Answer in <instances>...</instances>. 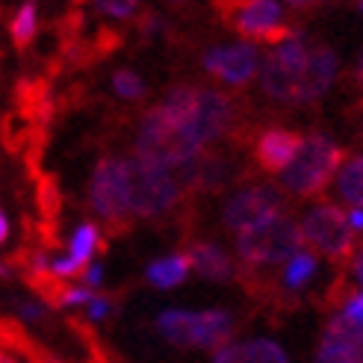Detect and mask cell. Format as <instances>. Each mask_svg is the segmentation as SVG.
Wrapping results in <instances>:
<instances>
[{
  "instance_id": "16",
  "label": "cell",
  "mask_w": 363,
  "mask_h": 363,
  "mask_svg": "<svg viewBox=\"0 0 363 363\" xmlns=\"http://www.w3.org/2000/svg\"><path fill=\"white\" fill-rule=\"evenodd\" d=\"M195 316H198V313L166 311V313L157 319V328H160L162 337L172 342V346L186 349V346H192V340H195Z\"/></svg>"
},
{
  "instance_id": "17",
  "label": "cell",
  "mask_w": 363,
  "mask_h": 363,
  "mask_svg": "<svg viewBox=\"0 0 363 363\" xmlns=\"http://www.w3.org/2000/svg\"><path fill=\"white\" fill-rule=\"evenodd\" d=\"M9 35H12V45L18 50H24L33 35H35V0H27V4L15 12L12 24H9Z\"/></svg>"
},
{
  "instance_id": "12",
  "label": "cell",
  "mask_w": 363,
  "mask_h": 363,
  "mask_svg": "<svg viewBox=\"0 0 363 363\" xmlns=\"http://www.w3.org/2000/svg\"><path fill=\"white\" fill-rule=\"evenodd\" d=\"M301 145V136L298 133H289V130H266L257 145H254V154H257V162L266 169V172H284L286 162L296 157Z\"/></svg>"
},
{
  "instance_id": "10",
  "label": "cell",
  "mask_w": 363,
  "mask_h": 363,
  "mask_svg": "<svg viewBox=\"0 0 363 363\" xmlns=\"http://www.w3.org/2000/svg\"><path fill=\"white\" fill-rule=\"evenodd\" d=\"M284 195L275 186H254L245 192H237L225 204V225L230 230H242L248 225H257L269 219L272 213H281Z\"/></svg>"
},
{
  "instance_id": "30",
  "label": "cell",
  "mask_w": 363,
  "mask_h": 363,
  "mask_svg": "<svg viewBox=\"0 0 363 363\" xmlns=\"http://www.w3.org/2000/svg\"><path fill=\"white\" fill-rule=\"evenodd\" d=\"M349 222H352V228H354V230H363V207H360V204H352Z\"/></svg>"
},
{
  "instance_id": "13",
  "label": "cell",
  "mask_w": 363,
  "mask_h": 363,
  "mask_svg": "<svg viewBox=\"0 0 363 363\" xmlns=\"http://www.w3.org/2000/svg\"><path fill=\"white\" fill-rule=\"evenodd\" d=\"M233 334V322L225 311H204L195 316V340L192 346L216 352L219 346H228V340Z\"/></svg>"
},
{
  "instance_id": "21",
  "label": "cell",
  "mask_w": 363,
  "mask_h": 363,
  "mask_svg": "<svg viewBox=\"0 0 363 363\" xmlns=\"http://www.w3.org/2000/svg\"><path fill=\"white\" fill-rule=\"evenodd\" d=\"M101 248V233H98V228L95 225H80L77 228V233H74V240H71V254L68 257H74L83 269H86V263L92 260V254Z\"/></svg>"
},
{
  "instance_id": "34",
  "label": "cell",
  "mask_w": 363,
  "mask_h": 363,
  "mask_svg": "<svg viewBox=\"0 0 363 363\" xmlns=\"http://www.w3.org/2000/svg\"><path fill=\"white\" fill-rule=\"evenodd\" d=\"M289 6H298V9H304V6H313V4H319V0H286Z\"/></svg>"
},
{
  "instance_id": "14",
  "label": "cell",
  "mask_w": 363,
  "mask_h": 363,
  "mask_svg": "<svg viewBox=\"0 0 363 363\" xmlns=\"http://www.w3.org/2000/svg\"><path fill=\"white\" fill-rule=\"evenodd\" d=\"M189 260L195 266V272L207 281H228L233 275V263L230 257L213 242H195L189 248Z\"/></svg>"
},
{
  "instance_id": "22",
  "label": "cell",
  "mask_w": 363,
  "mask_h": 363,
  "mask_svg": "<svg viewBox=\"0 0 363 363\" xmlns=\"http://www.w3.org/2000/svg\"><path fill=\"white\" fill-rule=\"evenodd\" d=\"M245 352V360H254V363H284L286 360V352L272 340H251L242 346Z\"/></svg>"
},
{
  "instance_id": "35",
  "label": "cell",
  "mask_w": 363,
  "mask_h": 363,
  "mask_svg": "<svg viewBox=\"0 0 363 363\" xmlns=\"http://www.w3.org/2000/svg\"><path fill=\"white\" fill-rule=\"evenodd\" d=\"M357 83L363 86V57H360V65H357Z\"/></svg>"
},
{
  "instance_id": "6",
  "label": "cell",
  "mask_w": 363,
  "mask_h": 363,
  "mask_svg": "<svg viewBox=\"0 0 363 363\" xmlns=\"http://www.w3.org/2000/svg\"><path fill=\"white\" fill-rule=\"evenodd\" d=\"M340 162H342V151L334 145V139L316 133L311 139H301L296 157L289 160L286 169L281 172V184L301 198L319 195L331 184Z\"/></svg>"
},
{
  "instance_id": "26",
  "label": "cell",
  "mask_w": 363,
  "mask_h": 363,
  "mask_svg": "<svg viewBox=\"0 0 363 363\" xmlns=\"http://www.w3.org/2000/svg\"><path fill=\"white\" fill-rule=\"evenodd\" d=\"M342 313H346L352 322L363 325V293H352L346 298V307H342Z\"/></svg>"
},
{
  "instance_id": "4",
  "label": "cell",
  "mask_w": 363,
  "mask_h": 363,
  "mask_svg": "<svg viewBox=\"0 0 363 363\" xmlns=\"http://www.w3.org/2000/svg\"><path fill=\"white\" fill-rule=\"evenodd\" d=\"M133 151L142 160H151V162H160V166L172 169L177 162L195 157L198 151H204V145L180 124V118L172 110H166V106L160 104L145 113Z\"/></svg>"
},
{
  "instance_id": "18",
  "label": "cell",
  "mask_w": 363,
  "mask_h": 363,
  "mask_svg": "<svg viewBox=\"0 0 363 363\" xmlns=\"http://www.w3.org/2000/svg\"><path fill=\"white\" fill-rule=\"evenodd\" d=\"M319 363H363V346L360 342H337V340H322L316 352Z\"/></svg>"
},
{
  "instance_id": "20",
  "label": "cell",
  "mask_w": 363,
  "mask_h": 363,
  "mask_svg": "<svg viewBox=\"0 0 363 363\" xmlns=\"http://www.w3.org/2000/svg\"><path fill=\"white\" fill-rule=\"evenodd\" d=\"M340 195L346 198L349 204L363 207V157L352 160L349 166L340 172Z\"/></svg>"
},
{
  "instance_id": "15",
  "label": "cell",
  "mask_w": 363,
  "mask_h": 363,
  "mask_svg": "<svg viewBox=\"0 0 363 363\" xmlns=\"http://www.w3.org/2000/svg\"><path fill=\"white\" fill-rule=\"evenodd\" d=\"M192 269L189 254H172V257H160L157 263H151L148 269V281L160 289H172L177 284H184Z\"/></svg>"
},
{
  "instance_id": "32",
  "label": "cell",
  "mask_w": 363,
  "mask_h": 363,
  "mask_svg": "<svg viewBox=\"0 0 363 363\" xmlns=\"http://www.w3.org/2000/svg\"><path fill=\"white\" fill-rule=\"evenodd\" d=\"M21 311H24L27 319H42V307H35V304H24Z\"/></svg>"
},
{
  "instance_id": "11",
  "label": "cell",
  "mask_w": 363,
  "mask_h": 363,
  "mask_svg": "<svg viewBox=\"0 0 363 363\" xmlns=\"http://www.w3.org/2000/svg\"><path fill=\"white\" fill-rule=\"evenodd\" d=\"M204 68L210 74L222 77L233 86H245L254 71H257V48L251 42L228 45V48H210L204 53Z\"/></svg>"
},
{
  "instance_id": "28",
  "label": "cell",
  "mask_w": 363,
  "mask_h": 363,
  "mask_svg": "<svg viewBox=\"0 0 363 363\" xmlns=\"http://www.w3.org/2000/svg\"><path fill=\"white\" fill-rule=\"evenodd\" d=\"M80 275H83V286H98L104 278V269H101V263H92L89 269H83Z\"/></svg>"
},
{
  "instance_id": "24",
  "label": "cell",
  "mask_w": 363,
  "mask_h": 363,
  "mask_svg": "<svg viewBox=\"0 0 363 363\" xmlns=\"http://www.w3.org/2000/svg\"><path fill=\"white\" fill-rule=\"evenodd\" d=\"M113 89H116L118 98H127V101H139L145 95V83L139 80V74H133V71H118L113 77Z\"/></svg>"
},
{
  "instance_id": "8",
  "label": "cell",
  "mask_w": 363,
  "mask_h": 363,
  "mask_svg": "<svg viewBox=\"0 0 363 363\" xmlns=\"http://www.w3.org/2000/svg\"><path fill=\"white\" fill-rule=\"evenodd\" d=\"M301 233L316 251L331 260H346L354 248V228L349 222V213H342L334 204H322L307 213Z\"/></svg>"
},
{
  "instance_id": "27",
  "label": "cell",
  "mask_w": 363,
  "mask_h": 363,
  "mask_svg": "<svg viewBox=\"0 0 363 363\" xmlns=\"http://www.w3.org/2000/svg\"><path fill=\"white\" fill-rule=\"evenodd\" d=\"M106 313H110V301H106L104 296H92V301H89V319H104Z\"/></svg>"
},
{
  "instance_id": "2",
  "label": "cell",
  "mask_w": 363,
  "mask_h": 363,
  "mask_svg": "<svg viewBox=\"0 0 363 363\" xmlns=\"http://www.w3.org/2000/svg\"><path fill=\"white\" fill-rule=\"evenodd\" d=\"M118 180L127 207H130L133 216H142V219H154V216L169 213L180 201L177 177L169 174V166H160V162L142 157L118 160Z\"/></svg>"
},
{
  "instance_id": "3",
  "label": "cell",
  "mask_w": 363,
  "mask_h": 363,
  "mask_svg": "<svg viewBox=\"0 0 363 363\" xmlns=\"http://www.w3.org/2000/svg\"><path fill=\"white\" fill-rule=\"evenodd\" d=\"M162 106L172 110L180 118V124L201 145L225 136L233 127V116H237L228 95L213 92V89L204 86H177L166 95Z\"/></svg>"
},
{
  "instance_id": "25",
  "label": "cell",
  "mask_w": 363,
  "mask_h": 363,
  "mask_svg": "<svg viewBox=\"0 0 363 363\" xmlns=\"http://www.w3.org/2000/svg\"><path fill=\"white\" fill-rule=\"evenodd\" d=\"M74 4L80 6V4H86V0H74ZM89 4H95L98 12L110 15V18H127V15H133L139 0H89Z\"/></svg>"
},
{
  "instance_id": "31",
  "label": "cell",
  "mask_w": 363,
  "mask_h": 363,
  "mask_svg": "<svg viewBox=\"0 0 363 363\" xmlns=\"http://www.w3.org/2000/svg\"><path fill=\"white\" fill-rule=\"evenodd\" d=\"M352 272H354V278H357V284L363 286V248L354 254V260H352Z\"/></svg>"
},
{
  "instance_id": "1",
  "label": "cell",
  "mask_w": 363,
  "mask_h": 363,
  "mask_svg": "<svg viewBox=\"0 0 363 363\" xmlns=\"http://www.w3.org/2000/svg\"><path fill=\"white\" fill-rule=\"evenodd\" d=\"M337 77V53L328 45H311L304 33L293 35L269 53L263 65V89L284 104H313Z\"/></svg>"
},
{
  "instance_id": "33",
  "label": "cell",
  "mask_w": 363,
  "mask_h": 363,
  "mask_svg": "<svg viewBox=\"0 0 363 363\" xmlns=\"http://www.w3.org/2000/svg\"><path fill=\"white\" fill-rule=\"evenodd\" d=\"M6 237H9V222H6V216L0 213V242H6Z\"/></svg>"
},
{
  "instance_id": "7",
  "label": "cell",
  "mask_w": 363,
  "mask_h": 363,
  "mask_svg": "<svg viewBox=\"0 0 363 363\" xmlns=\"http://www.w3.org/2000/svg\"><path fill=\"white\" fill-rule=\"evenodd\" d=\"M213 4L222 21L230 30L248 35L251 42L281 45L301 33L281 24V4L275 0H213Z\"/></svg>"
},
{
  "instance_id": "5",
  "label": "cell",
  "mask_w": 363,
  "mask_h": 363,
  "mask_svg": "<svg viewBox=\"0 0 363 363\" xmlns=\"http://www.w3.org/2000/svg\"><path fill=\"white\" fill-rule=\"evenodd\" d=\"M304 242L307 240H304L301 228L289 219V216L272 213L269 219L240 230L237 251L251 266H272V263H289V257L298 254L304 248Z\"/></svg>"
},
{
  "instance_id": "29",
  "label": "cell",
  "mask_w": 363,
  "mask_h": 363,
  "mask_svg": "<svg viewBox=\"0 0 363 363\" xmlns=\"http://www.w3.org/2000/svg\"><path fill=\"white\" fill-rule=\"evenodd\" d=\"M162 27V21H160V18L157 15H142V33L145 35H151V33H157Z\"/></svg>"
},
{
  "instance_id": "36",
  "label": "cell",
  "mask_w": 363,
  "mask_h": 363,
  "mask_svg": "<svg viewBox=\"0 0 363 363\" xmlns=\"http://www.w3.org/2000/svg\"><path fill=\"white\" fill-rule=\"evenodd\" d=\"M0 278H9V266L0 263Z\"/></svg>"
},
{
  "instance_id": "37",
  "label": "cell",
  "mask_w": 363,
  "mask_h": 363,
  "mask_svg": "<svg viewBox=\"0 0 363 363\" xmlns=\"http://www.w3.org/2000/svg\"><path fill=\"white\" fill-rule=\"evenodd\" d=\"M169 4H186V0H169Z\"/></svg>"
},
{
  "instance_id": "19",
  "label": "cell",
  "mask_w": 363,
  "mask_h": 363,
  "mask_svg": "<svg viewBox=\"0 0 363 363\" xmlns=\"http://www.w3.org/2000/svg\"><path fill=\"white\" fill-rule=\"evenodd\" d=\"M313 275H316V257L313 254H307V251H298V254L289 257V266L284 272V284L289 289H301Z\"/></svg>"
},
{
  "instance_id": "23",
  "label": "cell",
  "mask_w": 363,
  "mask_h": 363,
  "mask_svg": "<svg viewBox=\"0 0 363 363\" xmlns=\"http://www.w3.org/2000/svg\"><path fill=\"white\" fill-rule=\"evenodd\" d=\"M39 210L45 216V222H53L60 216V186L53 177H45L39 184Z\"/></svg>"
},
{
  "instance_id": "9",
  "label": "cell",
  "mask_w": 363,
  "mask_h": 363,
  "mask_svg": "<svg viewBox=\"0 0 363 363\" xmlns=\"http://www.w3.org/2000/svg\"><path fill=\"white\" fill-rule=\"evenodd\" d=\"M89 201H92V210L101 216V219L116 225L118 230L127 228V222L133 219V213L127 207L124 192H121L118 160H101L98 162V169L92 174V186H89Z\"/></svg>"
}]
</instances>
